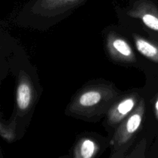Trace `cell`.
Wrapping results in <instances>:
<instances>
[{
    "mask_svg": "<svg viewBox=\"0 0 158 158\" xmlns=\"http://www.w3.org/2000/svg\"><path fill=\"white\" fill-rule=\"evenodd\" d=\"M118 99L119 92L111 85L89 86L77 94L68 110L76 117L92 118L108 112Z\"/></svg>",
    "mask_w": 158,
    "mask_h": 158,
    "instance_id": "6da1fadb",
    "label": "cell"
},
{
    "mask_svg": "<svg viewBox=\"0 0 158 158\" xmlns=\"http://www.w3.org/2000/svg\"><path fill=\"white\" fill-rule=\"evenodd\" d=\"M144 111V100L141 99L135 110L119 124L112 140L114 148L113 157H119V154L124 153L129 148L141 126Z\"/></svg>",
    "mask_w": 158,
    "mask_h": 158,
    "instance_id": "7a4b0ae2",
    "label": "cell"
},
{
    "mask_svg": "<svg viewBox=\"0 0 158 158\" xmlns=\"http://www.w3.org/2000/svg\"><path fill=\"white\" fill-rule=\"evenodd\" d=\"M106 48L113 60L124 63L136 61V56L131 45L115 32H110L106 40Z\"/></svg>",
    "mask_w": 158,
    "mask_h": 158,
    "instance_id": "3957f363",
    "label": "cell"
},
{
    "mask_svg": "<svg viewBox=\"0 0 158 158\" xmlns=\"http://www.w3.org/2000/svg\"><path fill=\"white\" fill-rule=\"evenodd\" d=\"M137 94H132L118 100L107 112V122L110 126L120 124L137 107L139 103Z\"/></svg>",
    "mask_w": 158,
    "mask_h": 158,
    "instance_id": "277c9868",
    "label": "cell"
},
{
    "mask_svg": "<svg viewBox=\"0 0 158 158\" xmlns=\"http://www.w3.org/2000/svg\"><path fill=\"white\" fill-rule=\"evenodd\" d=\"M83 0H37L32 12L43 16H56L75 7Z\"/></svg>",
    "mask_w": 158,
    "mask_h": 158,
    "instance_id": "5b68a950",
    "label": "cell"
},
{
    "mask_svg": "<svg viewBox=\"0 0 158 158\" xmlns=\"http://www.w3.org/2000/svg\"><path fill=\"white\" fill-rule=\"evenodd\" d=\"M128 15L140 19L147 27L158 32V8L151 2L146 0L137 2L130 9Z\"/></svg>",
    "mask_w": 158,
    "mask_h": 158,
    "instance_id": "8992f818",
    "label": "cell"
},
{
    "mask_svg": "<svg viewBox=\"0 0 158 158\" xmlns=\"http://www.w3.org/2000/svg\"><path fill=\"white\" fill-rule=\"evenodd\" d=\"M33 89L26 74H21L16 89L17 107L21 112H26L32 106Z\"/></svg>",
    "mask_w": 158,
    "mask_h": 158,
    "instance_id": "52a82bcc",
    "label": "cell"
},
{
    "mask_svg": "<svg viewBox=\"0 0 158 158\" xmlns=\"http://www.w3.org/2000/svg\"><path fill=\"white\" fill-rule=\"evenodd\" d=\"M134 40L137 51L148 60L158 64V43L136 35H134Z\"/></svg>",
    "mask_w": 158,
    "mask_h": 158,
    "instance_id": "ba28073f",
    "label": "cell"
},
{
    "mask_svg": "<svg viewBox=\"0 0 158 158\" xmlns=\"http://www.w3.org/2000/svg\"><path fill=\"white\" fill-rule=\"evenodd\" d=\"M99 146L94 140L83 138L77 143L74 151V157L77 158H92L99 151Z\"/></svg>",
    "mask_w": 158,
    "mask_h": 158,
    "instance_id": "9c48e42d",
    "label": "cell"
},
{
    "mask_svg": "<svg viewBox=\"0 0 158 158\" xmlns=\"http://www.w3.org/2000/svg\"><path fill=\"white\" fill-rule=\"evenodd\" d=\"M1 135L3 138L7 140H12L14 139V131L8 130L7 127H5L3 124H1Z\"/></svg>",
    "mask_w": 158,
    "mask_h": 158,
    "instance_id": "30bf717a",
    "label": "cell"
},
{
    "mask_svg": "<svg viewBox=\"0 0 158 158\" xmlns=\"http://www.w3.org/2000/svg\"><path fill=\"white\" fill-rule=\"evenodd\" d=\"M154 114H155L156 119H157V120L158 121V96L155 100V103H154Z\"/></svg>",
    "mask_w": 158,
    "mask_h": 158,
    "instance_id": "8fae6325",
    "label": "cell"
}]
</instances>
